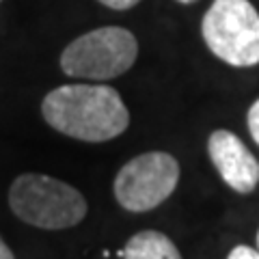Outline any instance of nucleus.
I'll return each mask as SVG.
<instances>
[{
  "mask_svg": "<svg viewBox=\"0 0 259 259\" xmlns=\"http://www.w3.org/2000/svg\"><path fill=\"white\" fill-rule=\"evenodd\" d=\"M41 112L56 132L84 143L112 141L130 125L121 95L106 84L59 87L44 97Z\"/></svg>",
  "mask_w": 259,
  "mask_h": 259,
  "instance_id": "obj_1",
  "label": "nucleus"
},
{
  "mask_svg": "<svg viewBox=\"0 0 259 259\" xmlns=\"http://www.w3.org/2000/svg\"><path fill=\"white\" fill-rule=\"evenodd\" d=\"M9 205L22 223L48 231L76 227L89 212L82 192L41 173H24L15 177L9 188Z\"/></svg>",
  "mask_w": 259,
  "mask_h": 259,
  "instance_id": "obj_2",
  "label": "nucleus"
},
{
  "mask_svg": "<svg viewBox=\"0 0 259 259\" xmlns=\"http://www.w3.org/2000/svg\"><path fill=\"white\" fill-rule=\"evenodd\" d=\"M201 32L212 54L231 67L259 63V13L248 0H214Z\"/></svg>",
  "mask_w": 259,
  "mask_h": 259,
  "instance_id": "obj_3",
  "label": "nucleus"
},
{
  "mask_svg": "<svg viewBox=\"0 0 259 259\" xmlns=\"http://www.w3.org/2000/svg\"><path fill=\"white\" fill-rule=\"evenodd\" d=\"M139 56L136 37L127 28L104 26L74 39L61 54V69L71 78L112 80L132 67Z\"/></svg>",
  "mask_w": 259,
  "mask_h": 259,
  "instance_id": "obj_4",
  "label": "nucleus"
},
{
  "mask_svg": "<svg viewBox=\"0 0 259 259\" xmlns=\"http://www.w3.org/2000/svg\"><path fill=\"white\" fill-rule=\"evenodd\" d=\"M180 182V164L166 151H147L121 166L115 199L127 212H149L171 197Z\"/></svg>",
  "mask_w": 259,
  "mask_h": 259,
  "instance_id": "obj_5",
  "label": "nucleus"
},
{
  "mask_svg": "<svg viewBox=\"0 0 259 259\" xmlns=\"http://www.w3.org/2000/svg\"><path fill=\"white\" fill-rule=\"evenodd\" d=\"M207 153L218 175L231 190L248 194L259 184V162L248 147L229 130H216L209 134Z\"/></svg>",
  "mask_w": 259,
  "mask_h": 259,
  "instance_id": "obj_6",
  "label": "nucleus"
},
{
  "mask_svg": "<svg viewBox=\"0 0 259 259\" xmlns=\"http://www.w3.org/2000/svg\"><path fill=\"white\" fill-rule=\"evenodd\" d=\"M123 259H182V253L173 240L160 231H139L127 240L123 248Z\"/></svg>",
  "mask_w": 259,
  "mask_h": 259,
  "instance_id": "obj_7",
  "label": "nucleus"
},
{
  "mask_svg": "<svg viewBox=\"0 0 259 259\" xmlns=\"http://www.w3.org/2000/svg\"><path fill=\"white\" fill-rule=\"evenodd\" d=\"M246 123H248V132H250V136H253V141L259 145V100H255L253 106L248 108Z\"/></svg>",
  "mask_w": 259,
  "mask_h": 259,
  "instance_id": "obj_8",
  "label": "nucleus"
},
{
  "mask_svg": "<svg viewBox=\"0 0 259 259\" xmlns=\"http://www.w3.org/2000/svg\"><path fill=\"white\" fill-rule=\"evenodd\" d=\"M227 259H259V250L250 248L246 244H240L236 248H231V253L227 255Z\"/></svg>",
  "mask_w": 259,
  "mask_h": 259,
  "instance_id": "obj_9",
  "label": "nucleus"
},
{
  "mask_svg": "<svg viewBox=\"0 0 259 259\" xmlns=\"http://www.w3.org/2000/svg\"><path fill=\"white\" fill-rule=\"evenodd\" d=\"M102 5H106L108 9H115V11H125V9H132L134 5H139L141 0H100Z\"/></svg>",
  "mask_w": 259,
  "mask_h": 259,
  "instance_id": "obj_10",
  "label": "nucleus"
},
{
  "mask_svg": "<svg viewBox=\"0 0 259 259\" xmlns=\"http://www.w3.org/2000/svg\"><path fill=\"white\" fill-rule=\"evenodd\" d=\"M0 259H15V255L11 253V248L5 244L3 238H0Z\"/></svg>",
  "mask_w": 259,
  "mask_h": 259,
  "instance_id": "obj_11",
  "label": "nucleus"
},
{
  "mask_svg": "<svg viewBox=\"0 0 259 259\" xmlns=\"http://www.w3.org/2000/svg\"><path fill=\"white\" fill-rule=\"evenodd\" d=\"M177 3H182V5H190V3H197V0H177Z\"/></svg>",
  "mask_w": 259,
  "mask_h": 259,
  "instance_id": "obj_12",
  "label": "nucleus"
},
{
  "mask_svg": "<svg viewBox=\"0 0 259 259\" xmlns=\"http://www.w3.org/2000/svg\"><path fill=\"white\" fill-rule=\"evenodd\" d=\"M257 246H259V231H257Z\"/></svg>",
  "mask_w": 259,
  "mask_h": 259,
  "instance_id": "obj_13",
  "label": "nucleus"
}]
</instances>
